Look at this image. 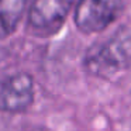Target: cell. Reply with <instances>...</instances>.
Segmentation results:
<instances>
[{
  "mask_svg": "<svg viewBox=\"0 0 131 131\" xmlns=\"http://www.w3.org/2000/svg\"><path fill=\"white\" fill-rule=\"evenodd\" d=\"M34 99L32 80L26 73L0 76V111H21Z\"/></svg>",
  "mask_w": 131,
  "mask_h": 131,
  "instance_id": "obj_4",
  "label": "cell"
},
{
  "mask_svg": "<svg viewBox=\"0 0 131 131\" xmlns=\"http://www.w3.org/2000/svg\"><path fill=\"white\" fill-rule=\"evenodd\" d=\"M90 73L100 78H111L131 65V34H117L111 40L96 45L85 58Z\"/></svg>",
  "mask_w": 131,
  "mask_h": 131,
  "instance_id": "obj_1",
  "label": "cell"
},
{
  "mask_svg": "<svg viewBox=\"0 0 131 131\" xmlns=\"http://www.w3.org/2000/svg\"><path fill=\"white\" fill-rule=\"evenodd\" d=\"M121 7V0H79L75 23L85 32L102 31L118 17Z\"/></svg>",
  "mask_w": 131,
  "mask_h": 131,
  "instance_id": "obj_2",
  "label": "cell"
},
{
  "mask_svg": "<svg viewBox=\"0 0 131 131\" xmlns=\"http://www.w3.org/2000/svg\"><path fill=\"white\" fill-rule=\"evenodd\" d=\"M26 6L27 0H0V38L16 31Z\"/></svg>",
  "mask_w": 131,
  "mask_h": 131,
  "instance_id": "obj_5",
  "label": "cell"
},
{
  "mask_svg": "<svg viewBox=\"0 0 131 131\" xmlns=\"http://www.w3.org/2000/svg\"><path fill=\"white\" fill-rule=\"evenodd\" d=\"M75 0H34L30 7L28 24L38 34H51L63 23Z\"/></svg>",
  "mask_w": 131,
  "mask_h": 131,
  "instance_id": "obj_3",
  "label": "cell"
}]
</instances>
